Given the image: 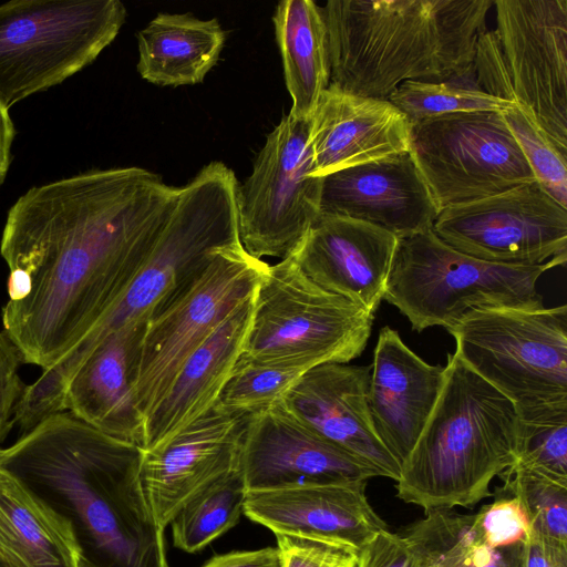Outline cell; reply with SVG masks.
<instances>
[{"instance_id":"1","label":"cell","mask_w":567,"mask_h":567,"mask_svg":"<svg viewBox=\"0 0 567 567\" xmlns=\"http://www.w3.org/2000/svg\"><path fill=\"white\" fill-rule=\"evenodd\" d=\"M179 187L141 167L93 169L30 188L8 212L3 331L42 370L126 289L175 208Z\"/></svg>"},{"instance_id":"2","label":"cell","mask_w":567,"mask_h":567,"mask_svg":"<svg viewBox=\"0 0 567 567\" xmlns=\"http://www.w3.org/2000/svg\"><path fill=\"white\" fill-rule=\"evenodd\" d=\"M141 457V446L63 411L0 449V467L72 522L84 567H169Z\"/></svg>"},{"instance_id":"3","label":"cell","mask_w":567,"mask_h":567,"mask_svg":"<svg viewBox=\"0 0 567 567\" xmlns=\"http://www.w3.org/2000/svg\"><path fill=\"white\" fill-rule=\"evenodd\" d=\"M494 0H330V84L379 100L405 81L472 78Z\"/></svg>"},{"instance_id":"4","label":"cell","mask_w":567,"mask_h":567,"mask_svg":"<svg viewBox=\"0 0 567 567\" xmlns=\"http://www.w3.org/2000/svg\"><path fill=\"white\" fill-rule=\"evenodd\" d=\"M238 185L234 172L214 161L179 187L175 208L148 258L90 331L32 383L38 396L62 406L71 379L105 338L157 317L198 277L217 248L240 240Z\"/></svg>"},{"instance_id":"5","label":"cell","mask_w":567,"mask_h":567,"mask_svg":"<svg viewBox=\"0 0 567 567\" xmlns=\"http://www.w3.org/2000/svg\"><path fill=\"white\" fill-rule=\"evenodd\" d=\"M514 404L455 353L436 404L395 481L396 496L425 512L472 507L516 461Z\"/></svg>"},{"instance_id":"6","label":"cell","mask_w":567,"mask_h":567,"mask_svg":"<svg viewBox=\"0 0 567 567\" xmlns=\"http://www.w3.org/2000/svg\"><path fill=\"white\" fill-rule=\"evenodd\" d=\"M480 34L476 85L514 103L567 157V0H494Z\"/></svg>"},{"instance_id":"7","label":"cell","mask_w":567,"mask_h":567,"mask_svg":"<svg viewBox=\"0 0 567 567\" xmlns=\"http://www.w3.org/2000/svg\"><path fill=\"white\" fill-rule=\"evenodd\" d=\"M455 354L505 395L520 422L567 414V307L476 309L446 329Z\"/></svg>"},{"instance_id":"8","label":"cell","mask_w":567,"mask_h":567,"mask_svg":"<svg viewBox=\"0 0 567 567\" xmlns=\"http://www.w3.org/2000/svg\"><path fill=\"white\" fill-rule=\"evenodd\" d=\"M563 266H511L483 261L455 250L432 229L399 239L383 299L421 332L451 328L476 309L544 307L536 284Z\"/></svg>"},{"instance_id":"9","label":"cell","mask_w":567,"mask_h":567,"mask_svg":"<svg viewBox=\"0 0 567 567\" xmlns=\"http://www.w3.org/2000/svg\"><path fill=\"white\" fill-rule=\"evenodd\" d=\"M374 313L323 290L292 257L268 265L254 298L240 358L310 370L348 363L368 343Z\"/></svg>"},{"instance_id":"10","label":"cell","mask_w":567,"mask_h":567,"mask_svg":"<svg viewBox=\"0 0 567 567\" xmlns=\"http://www.w3.org/2000/svg\"><path fill=\"white\" fill-rule=\"evenodd\" d=\"M118 0H13L0 6V101L8 107L56 85L116 38Z\"/></svg>"},{"instance_id":"11","label":"cell","mask_w":567,"mask_h":567,"mask_svg":"<svg viewBox=\"0 0 567 567\" xmlns=\"http://www.w3.org/2000/svg\"><path fill=\"white\" fill-rule=\"evenodd\" d=\"M267 267L240 240L219 247L190 286L147 322L135 385L144 420L184 361L255 295Z\"/></svg>"},{"instance_id":"12","label":"cell","mask_w":567,"mask_h":567,"mask_svg":"<svg viewBox=\"0 0 567 567\" xmlns=\"http://www.w3.org/2000/svg\"><path fill=\"white\" fill-rule=\"evenodd\" d=\"M310 120L286 115L270 132L252 173L237 189L238 233L252 257L292 256L320 214Z\"/></svg>"},{"instance_id":"13","label":"cell","mask_w":567,"mask_h":567,"mask_svg":"<svg viewBox=\"0 0 567 567\" xmlns=\"http://www.w3.org/2000/svg\"><path fill=\"white\" fill-rule=\"evenodd\" d=\"M410 154L439 212L536 182L501 112L455 113L412 124Z\"/></svg>"},{"instance_id":"14","label":"cell","mask_w":567,"mask_h":567,"mask_svg":"<svg viewBox=\"0 0 567 567\" xmlns=\"http://www.w3.org/2000/svg\"><path fill=\"white\" fill-rule=\"evenodd\" d=\"M432 230L455 250L492 264L567 261V208L537 182L445 207Z\"/></svg>"},{"instance_id":"15","label":"cell","mask_w":567,"mask_h":567,"mask_svg":"<svg viewBox=\"0 0 567 567\" xmlns=\"http://www.w3.org/2000/svg\"><path fill=\"white\" fill-rule=\"evenodd\" d=\"M246 421L247 415L229 413L216 404L169 439L142 449L141 482L162 530L195 494L240 471Z\"/></svg>"},{"instance_id":"16","label":"cell","mask_w":567,"mask_h":567,"mask_svg":"<svg viewBox=\"0 0 567 567\" xmlns=\"http://www.w3.org/2000/svg\"><path fill=\"white\" fill-rule=\"evenodd\" d=\"M371 365L323 363L306 371L276 405L327 442L396 481L401 465L377 435L368 404Z\"/></svg>"},{"instance_id":"17","label":"cell","mask_w":567,"mask_h":567,"mask_svg":"<svg viewBox=\"0 0 567 567\" xmlns=\"http://www.w3.org/2000/svg\"><path fill=\"white\" fill-rule=\"evenodd\" d=\"M239 470L247 492L380 476L277 405L247 416Z\"/></svg>"},{"instance_id":"18","label":"cell","mask_w":567,"mask_h":567,"mask_svg":"<svg viewBox=\"0 0 567 567\" xmlns=\"http://www.w3.org/2000/svg\"><path fill=\"white\" fill-rule=\"evenodd\" d=\"M319 210L369 223L399 239L432 229L439 214L410 152L324 175Z\"/></svg>"},{"instance_id":"19","label":"cell","mask_w":567,"mask_h":567,"mask_svg":"<svg viewBox=\"0 0 567 567\" xmlns=\"http://www.w3.org/2000/svg\"><path fill=\"white\" fill-rule=\"evenodd\" d=\"M399 238L365 221L319 214L291 256L315 285L374 313Z\"/></svg>"},{"instance_id":"20","label":"cell","mask_w":567,"mask_h":567,"mask_svg":"<svg viewBox=\"0 0 567 567\" xmlns=\"http://www.w3.org/2000/svg\"><path fill=\"white\" fill-rule=\"evenodd\" d=\"M364 481L310 483L247 492L244 514L274 534L332 543L355 553L388 529L365 495Z\"/></svg>"},{"instance_id":"21","label":"cell","mask_w":567,"mask_h":567,"mask_svg":"<svg viewBox=\"0 0 567 567\" xmlns=\"http://www.w3.org/2000/svg\"><path fill=\"white\" fill-rule=\"evenodd\" d=\"M411 123L388 100L329 85L310 118L315 175H324L410 152Z\"/></svg>"},{"instance_id":"22","label":"cell","mask_w":567,"mask_h":567,"mask_svg":"<svg viewBox=\"0 0 567 567\" xmlns=\"http://www.w3.org/2000/svg\"><path fill=\"white\" fill-rule=\"evenodd\" d=\"M444 367L431 365L383 327L374 349L368 404L374 431L400 463L408 457L439 399Z\"/></svg>"},{"instance_id":"23","label":"cell","mask_w":567,"mask_h":567,"mask_svg":"<svg viewBox=\"0 0 567 567\" xmlns=\"http://www.w3.org/2000/svg\"><path fill=\"white\" fill-rule=\"evenodd\" d=\"M147 322L105 338L71 379L64 411L113 437L143 446L144 419L135 400Z\"/></svg>"},{"instance_id":"24","label":"cell","mask_w":567,"mask_h":567,"mask_svg":"<svg viewBox=\"0 0 567 567\" xmlns=\"http://www.w3.org/2000/svg\"><path fill=\"white\" fill-rule=\"evenodd\" d=\"M255 295L220 324L181 365L146 415L142 449L169 439L214 408L241 355Z\"/></svg>"},{"instance_id":"25","label":"cell","mask_w":567,"mask_h":567,"mask_svg":"<svg viewBox=\"0 0 567 567\" xmlns=\"http://www.w3.org/2000/svg\"><path fill=\"white\" fill-rule=\"evenodd\" d=\"M0 565L84 567L72 522L1 467Z\"/></svg>"},{"instance_id":"26","label":"cell","mask_w":567,"mask_h":567,"mask_svg":"<svg viewBox=\"0 0 567 567\" xmlns=\"http://www.w3.org/2000/svg\"><path fill=\"white\" fill-rule=\"evenodd\" d=\"M225 40L215 18L159 13L137 33V71L159 86L200 83L218 62Z\"/></svg>"},{"instance_id":"27","label":"cell","mask_w":567,"mask_h":567,"mask_svg":"<svg viewBox=\"0 0 567 567\" xmlns=\"http://www.w3.org/2000/svg\"><path fill=\"white\" fill-rule=\"evenodd\" d=\"M287 90L289 112L310 120L321 94L330 84V52L321 7L312 0H285L274 18Z\"/></svg>"},{"instance_id":"28","label":"cell","mask_w":567,"mask_h":567,"mask_svg":"<svg viewBox=\"0 0 567 567\" xmlns=\"http://www.w3.org/2000/svg\"><path fill=\"white\" fill-rule=\"evenodd\" d=\"M246 493L237 471L195 494L169 522L174 546L197 553L231 529L244 514Z\"/></svg>"},{"instance_id":"29","label":"cell","mask_w":567,"mask_h":567,"mask_svg":"<svg viewBox=\"0 0 567 567\" xmlns=\"http://www.w3.org/2000/svg\"><path fill=\"white\" fill-rule=\"evenodd\" d=\"M412 124L455 113L503 112L515 104L481 90L475 81H405L388 97Z\"/></svg>"},{"instance_id":"30","label":"cell","mask_w":567,"mask_h":567,"mask_svg":"<svg viewBox=\"0 0 567 567\" xmlns=\"http://www.w3.org/2000/svg\"><path fill=\"white\" fill-rule=\"evenodd\" d=\"M306 371L239 357L216 404L229 413L247 416L268 410L280 402Z\"/></svg>"},{"instance_id":"31","label":"cell","mask_w":567,"mask_h":567,"mask_svg":"<svg viewBox=\"0 0 567 567\" xmlns=\"http://www.w3.org/2000/svg\"><path fill=\"white\" fill-rule=\"evenodd\" d=\"M505 475L503 492L516 497L530 529L567 544V482L513 464Z\"/></svg>"},{"instance_id":"32","label":"cell","mask_w":567,"mask_h":567,"mask_svg":"<svg viewBox=\"0 0 567 567\" xmlns=\"http://www.w3.org/2000/svg\"><path fill=\"white\" fill-rule=\"evenodd\" d=\"M425 513L402 533L413 547L416 567H466L473 515L452 509Z\"/></svg>"},{"instance_id":"33","label":"cell","mask_w":567,"mask_h":567,"mask_svg":"<svg viewBox=\"0 0 567 567\" xmlns=\"http://www.w3.org/2000/svg\"><path fill=\"white\" fill-rule=\"evenodd\" d=\"M501 113L530 166L536 182L558 204L567 208V157L517 105Z\"/></svg>"},{"instance_id":"34","label":"cell","mask_w":567,"mask_h":567,"mask_svg":"<svg viewBox=\"0 0 567 567\" xmlns=\"http://www.w3.org/2000/svg\"><path fill=\"white\" fill-rule=\"evenodd\" d=\"M514 464L567 482V414L520 422Z\"/></svg>"},{"instance_id":"35","label":"cell","mask_w":567,"mask_h":567,"mask_svg":"<svg viewBox=\"0 0 567 567\" xmlns=\"http://www.w3.org/2000/svg\"><path fill=\"white\" fill-rule=\"evenodd\" d=\"M476 536L489 547L526 542L530 526L527 516L514 497H499L473 515Z\"/></svg>"},{"instance_id":"36","label":"cell","mask_w":567,"mask_h":567,"mask_svg":"<svg viewBox=\"0 0 567 567\" xmlns=\"http://www.w3.org/2000/svg\"><path fill=\"white\" fill-rule=\"evenodd\" d=\"M281 567H357L358 555L342 546L291 534H275Z\"/></svg>"},{"instance_id":"37","label":"cell","mask_w":567,"mask_h":567,"mask_svg":"<svg viewBox=\"0 0 567 567\" xmlns=\"http://www.w3.org/2000/svg\"><path fill=\"white\" fill-rule=\"evenodd\" d=\"M21 353L4 331H0V443L14 426L16 404L24 389L19 374Z\"/></svg>"},{"instance_id":"38","label":"cell","mask_w":567,"mask_h":567,"mask_svg":"<svg viewBox=\"0 0 567 567\" xmlns=\"http://www.w3.org/2000/svg\"><path fill=\"white\" fill-rule=\"evenodd\" d=\"M357 567H416V557L402 534L385 529L360 549Z\"/></svg>"},{"instance_id":"39","label":"cell","mask_w":567,"mask_h":567,"mask_svg":"<svg viewBox=\"0 0 567 567\" xmlns=\"http://www.w3.org/2000/svg\"><path fill=\"white\" fill-rule=\"evenodd\" d=\"M524 544L489 547L476 536L472 525L466 567H523Z\"/></svg>"},{"instance_id":"40","label":"cell","mask_w":567,"mask_h":567,"mask_svg":"<svg viewBox=\"0 0 567 567\" xmlns=\"http://www.w3.org/2000/svg\"><path fill=\"white\" fill-rule=\"evenodd\" d=\"M523 567H567V544L530 529L524 544Z\"/></svg>"},{"instance_id":"41","label":"cell","mask_w":567,"mask_h":567,"mask_svg":"<svg viewBox=\"0 0 567 567\" xmlns=\"http://www.w3.org/2000/svg\"><path fill=\"white\" fill-rule=\"evenodd\" d=\"M202 567H281L276 547L215 555Z\"/></svg>"},{"instance_id":"42","label":"cell","mask_w":567,"mask_h":567,"mask_svg":"<svg viewBox=\"0 0 567 567\" xmlns=\"http://www.w3.org/2000/svg\"><path fill=\"white\" fill-rule=\"evenodd\" d=\"M16 135L9 109L0 101V185L3 183L10 163L11 145Z\"/></svg>"},{"instance_id":"43","label":"cell","mask_w":567,"mask_h":567,"mask_svg":"<svg viewBox=\"0 0 567 567\" xmlns=\"http://www.w3.org/2000/svg\"><path fill=\"white\" fill-rule=\"evenodd\" d=\"M0 567H2V566L0 565Z\"/></svg>"}]
</instances>
